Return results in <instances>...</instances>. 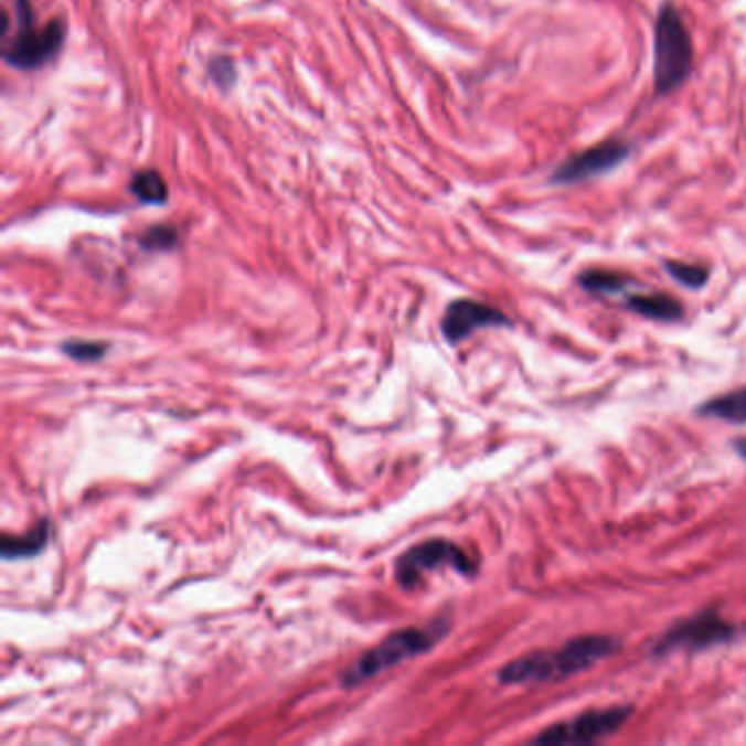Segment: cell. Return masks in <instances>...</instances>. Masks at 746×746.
<instances>
[{"label":"cell","mask_w":746,"mask_h":746,"mask_svg":"<svg viewBox=\"0 0 746 746\" xmlns=\"http://www.w3.org/2000/svg\"><path fill=\"white\" fill-rule=\"evenodd\" d=\"M449 565L462 574H471L473 572V563L467 558V554L443 539H434V541H425L412 550H407L398 561H396V580L403 587H416L420 580V574L425 569H436Z\"/></svg>","instance_id":"5b68a950"},{"label":"cell","mask_w":746,"mask_h":746,"mask_svg":"<svg viewBox=\"0 0 746 746\" xmlns=\"http://www.w3.org/2000/svg\"><path fill=\"white\" fill-rule=\"evenodd\" d=\"M694 51L688 26L674 4H663L654 22V88L659 95L676 90L692 73Z\"/></svg>","instance_id":"7a4b0ae2"},{"label":"cell","mask_w":746,"mask_h":746,"mask_svg":"<svg viewBox=\"0 0 746 746\" xmlns=\"http://www.w3.org/2000/svg\"><path fill=\"white\" fill-rule=\"evenodd\" d=\"M630 716V707H611L587 712L572 723L550 727L534 743L536 745H587L620 729Z\"/></svg>","instance_id":"8992f818"},{"label":"cell","mask_w":746,"mask_h":746,"mask_svg":"<svg viewBox=\"0 0 746 746\" xmlns=\"http://www.w3.org/2000/svg\"><path fill=\"white\" fill-rule=\"evenodd\" d=\"M175 242H178V235L169 226H153L140 239L145 249H171L175 246Z\"/></svg>","instance_id":"e0dca14e"},{"label":"cell","mask_w":746,"mask_h":746,"mask_svg":"<svg viewBox=\"0 0 746 746\" xmlns=\"http://www.w3.org/2000/svg\"><path fill=\"white\" fill-rule=\"evenodd\" d=\"M578 283L594 294H618L626 287V278L614 271H603V269H592L580 274Z\"/></svg>","instance_id":"5bb4252c"},{"label":"cell","mask_w":746,"mask_h":746,"mask_svg":"<svg viewBox=\"0 0 746 746\" xmlns=\"http://www.w3.org/2000/svg\"><path fill=\"white\" fill-rule=\"evenodd\" d=\"M131 193L145 202V204H164L167 202V195H169V189H167V182L164 178L158 173V171H138L134 178H131V184H129Z\"/></svg>","instance_id":"4fadbf2b"},{"label":"cell","mask_w":746,"mask_h":746,"mask_svg":"<svg viewBox=\"0 0 746 746\" xmlns=\"http://www.w3.org/2000/svg\"><path fill=\"white\" fill-rule=\"evenodd\" d=\"M616 648L618 641L614 637L605 635L578 637L558 650H543L510 661L499 670L498 679L501 683L567 679L609 657Z\"/></svg>","instance_id":"6da1fadb"},{"label":"cell","mask_w":746,"mask_h":746,"mask_svg":"<svg viewBox=\"0 0 746 746\" xmlns=\"http://www.w3.org/2000/svg\"><path fill=\"white\" fill-rule=\"evenodd\" d=\"M736 635L734 626L721 620L716 614H703L699 618H692L688 622L679 624L672 628L654 648V652L665 654L676 648H707L714 643H723Z\"/></svg>","instance_id":"ba28073f"},{"label":"cell","mask_w":746,"mask_h":746,"mask_svg":"<svg viewBox=\"0 0 746 746\" xmlns=\"http://www.w3.org/2000/svg\"><path fill=\"white\" fill-rule=\"evenodd\" d=\"M18 20H20V29L13 42L4 49V60L15 68H24V71L38 68L60 51L64 35H66V24L55 20L46 24L44 29H33L26 0H20Z\"/></svg>","instance_id":"277c9868"},{"label":"cell","mask_w":746,"mask_h":746,"mask_svg":"<svg viewBox=\"0 0 746 746\" xmlns=\"http://www.w3.org/2000/svg\"><path fill=\"white\" fill-rule=\"evenodd\" d=\"M64 355L73 358L75 362H97L106 355L108 344L104 342H84V340H71L62 344Z\"/></svg>","instance_id":"9a60e30c"},{"label":"cell","mask_w":746,"mask_h":746,"mask_svg":"<svg viewBox=\"0 0 746 746\" xmlns=\"http://www.w3.org/2000/svg\"><path fill=\"white\" fill-rule=\"evenodd\" d=\"M498 324H510V322L495 307H489L476 300H456L447 307L443 316V333L451 344L462 342L478 329L498 327Z\"/></svg>","instance_id":"9c48e42d"},{"label":"cell","mask_w":746,"mask_h":746,"mask_svg":"<svg viewBox=\"0 0 746 746\" xmlns=\"http://www.w3.org/2000/svg\"><path fill=\"white\" fill-rule=\"evenodd\" d=\"M630 153L628 145L622 140H605L598 142L580 153L569 156L554 173L552 182L556 184H576L583 180H592L596 175H603L618 164H622L626 156Z\"/></svg>","instance_id":"52a82bcc"},{"label":"cell","mask_w":746,"mask_h":746,"mask_svg":"<svg viewBox=\"0 0 746 746\" xmlns=\"http://www.w3.org/2000/svg\"><path fill=\"white\" fill-rule=\"evenodd\" d=\"M705 416L723 418L729 423H745L746 420V387L723 394L701 407Z\"/></svg>","instance_id":"7c38bea8"},{"label":"cell","mask_w":746,"mask_h":746,"mask_svg":"<svg viewBox=\"0 0 746 746\" xmlns=\"http://www.w3.org/2000/svg\"><path fill=\"white\" fill-rule=\"evenodd\" d=\"M626 307L632 309L639 316H646L650 320L659 322H674L683 316V307L679 300L665 296V294H639L630 296L626 300Z\"/></svg>","instance_id":"30bf717a"},{"label":"cell","mask_w":746,"mask_h":746,"mask_svg":"<svg viewBox=\"0 0 746 746\" xmlns=\"http://www.w3.org/2000/svg\"><path fill=\"white\" fill-rule=\"evenodd\" d=\"M445 624L434 622L429 628H405L392 632L342 672V685L355 688L409 657L427 652L445 635Z\"/></svg>","instance_id":"3957f363"},{"label":"cell","mask_w":746,"mask_h":746,"mask_svg":"<svg viewBox=\"0 0 746 746\" xmlns=\"http://www.w3.org/2000/svg\"><path fill=\"white\" fill-rule=\"evenodd\" d=\"M672 278H676L685 287H703L707 283L710 271L701 265H690V263H668L665 265Z\"/></svg>","instance_id":"2e32d148"},{"label":"cell","mask_w":746,"mask_h":746,"mask_svg":"<svg viewBox=\"0 0 746 746\" xmlns=\"http://www.w3.org/2000/svg\"><path fill=\"white\" fill-rule=\"evenodd\" d=\"M49 543V521H40L35 527H31L26 534L22 536H2V558L13 561V558H26V556H35L38 552H42Z\"/></svg>","instance_id":"8fae6325"},{"label":"cell","mask_w":746,"mask_h":746,"mask_svg":"<svg viewBox=\"0 0 746 746\" xmlns=\"http://www.w3.org/2000/svg\"><path fill=\"white\" fill-rule=\"evenodd\" d=\"M736 447H738V451H740V454H743V456L746 458V440H740Z\"/></svg>","instance_id":"d6986e66"},{"label":"cell","mask_w":746,"mask_h":746,"mask_svg":"<svg viewBox=\"0 0 746 746\" xmlns=\"http://www.w3.org/2000/svg\"><path fill=\"white\" fill-rule=\"evenodd\" d=\"M211 75L217 79V84L222 86H231L235 82V66L231 60L220 57L211 64Z\"/></svg>","instance_id":"ac0fdd59"}]
</instances>
